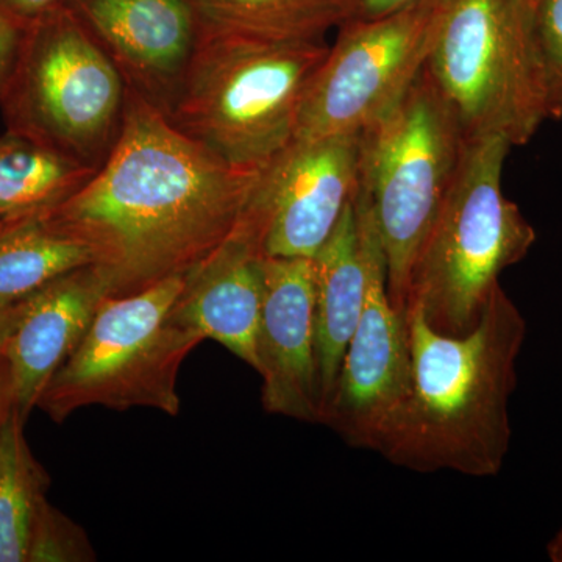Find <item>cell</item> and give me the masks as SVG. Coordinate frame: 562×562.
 I'll return each instance as SVG.
<instances>
[{"label":"cell","mask_w":562,"mask_h":562,"mask_svg":"<svg viewBox=\"0 0 562 562\" xmlns=\"http://www.w3.org/2000/svg\"><path fill=\"white\" fill-rule=\"evenodd\" d=\"M258 172L241 171L127 87L121 131L83 187L40 213L83 244L111 295L187 277L231 238Z\"/></svg>","instance_id":"6da1fadb"},{"label":"cell","mask_w":562,"mask_h":562,"mask_svg":"<svg viewBox=\"0 0 562 562\" xmlns=\"http://www.w3.org/2000/svg\"><path fill=\"white\" fill-rule=\"evenodd\" d=\"M412 376L402 412L380 453L409 471H452L487 479L512 443L509 401L527 321L502 284L464 335L436 331L406 308Z\"/></svg>","instance_id":"7a4b0ae2"},{"label":"cell","mask_w":562,"mask_h":562,"mask_svg":"<svg viewBox=\"0 0 562 562\" xmlns=\"http://www.w3.org/2000/svg\"><path fill=\"white\" fill-rule=\"evenodd\" d=\"M328 44L199 32L168 116L222 161L258 172L294 139Z\"/></svg>","instance_id":"3957f363"},{"label":"cell","mask_w":562,"mask_h":562,"mask_svg":"<svg viewBox=\"0 0 562 562\" xmlns=\"http://www.w3.org/2000/svg\"><path fill=\"white\" fill-rule=\"evenodd\" d=\"M509 149L502 138L469 143L452 191L414 262L406 308L417 306L436 331H471L502 272L535 246V228L503 192Z\"/></svg>","instance_id":"277c9868"},{"label":"cell","mask_w":562,"mask_h":562,"mask_svg":"<svg viewBox=\"0 0 562 562\" xmlns=\"http://www.w3.org/2000/svg\"><path fill=\"white\" fill-rule=\"evenodd\" d=\"M471 140L427 68L361 132L360 192L371 210L392 305L406 313L409 276Z\"/></svg>","instance_id":"5b68a950"},{"label":"cell","mask_w":562,"mask_h":562,"mask_svg":"<svg viewBox=\"0 0 562 562\" xmlns=\"http://www.w3.org/2000/svg\"><path fill=\"white\" fill-rule=\"evenodd\" d=\"M127 83L68 3L27 25L0 95L10 132L99 168L121 131Z\"/></svg>","instance_id":"8992f818"},{"label":"cell","mask_w":562,"mask_h":562,"mask_svg":"<svg viewBox=\"0 0 562 562\" xmlns=\"http://www.w3.org/2000/svg\"><path fill=\"white\" fill-rule=\"evenodd\" d=\"M183 286L184 277H172L135 294L106 295L36 408L57 424L88 406L151 408L177 416L181 364L203 342L173 319Z\"/></svg>","instance_id":"52a82bcc"},{"label":"cell","mask_w":562,"mask_h":562,"mask_svg":"<svg viewBox=\"0 0 562 562\" xmlns=\"http://www.w3.org/2000/svg\"><path fill=\"white\" fill-rule=\"evenodd\" d=\"M532 24L509 0H449L428 74L469 140L524 146L547 121Z\"/></svg>","instance_id":"ba28073f"},{"label":"cell","mask_w":562,"mask_h":562,"mask_svg":"<svg viewBox=\"0 0 562 562\" xmlns=\"http://www.w3.org/2000/svg\"><path fill=\"white\" fill-rule=\"evenodd\" d=\"M449 0L347 20L303 101L294 139L361 133L395 105L427 65Z\"/></svg>","instance_id":"9c48e42d"},{"label":"cell","mask_w":562,"mask_h":562,"mask_svg":"<svg viewBox=\"0 0 562 562\" xmlns=\"http://www.w3.org/2000/svg\"><path fill=\"white\" fill-rule=\"evenodd\" d=\"M355 214L368 280L364 308L321 424L350 447L380 453L408 395L412 357L406 313L392 305L382 241L360 188Z\"/></svg>","instance_id":"30bf717a"},{"label":"cell","mask_w":562,"mask_h":562,"mask_svg":"<svg viewBox=\"0 0 562 562\" xmlns=\"http://www.w3.org/2000/svg\"><path fill=\"white\" fill-rule=\"evenodd\" d=\"M361 133L292 139L258 173L241 224L268 257L313 258L360 188Z\"/></svg>","instance_id":"8fae6325"},{"label":"cell","mask_w":562,"mask_h":562,"mask_svg":"<svg viewBox=\"0 0 562 562\" xmlns=\"http://www.w3.org/2000/svg\"><path fill=\"white\" fill-rule=\"evenodd\" d=\"M262 302L257 372L262 408L321 424L313 258L262 255Z\"/></svg>","instance_id":"7c38bea8"},{"label":"cell","mask_w":562,"mask_h":562,"mask_svg":"<svg viewBox=\"0 0 562 562\" xmlns=\"http://www.w3.org/2000/svg\"><path fill=\"white\" fill-rule=\"evenodd\" d=\"M125 83L168 113L198 43L188 0H66Z\"/></svg>","instance_id":"4fadbf2b"},{"label":"cell","mask_w":562,"mask_h":562,"mask_svg":"<svg viewBox=\"0 0 562 562\" xmlns=\"http://www.w3.org/2000/svg\"><path fill=\"white\" fill-rule=\"evenodd\" d=\"M106 295L101 273L85 266L21 301L3 350V372L11 406L22 419L27 420L55 373L79 347Z\"/></svg>","instance_id":"5bb4252c"},{"label":"cell","mask_w":562,"mask_h":562,"mask_svg":"<svg viewBox=\"0 0 562 562\" xmlns=\"http://www.w3.org/2000/svg\"><path fill=\"white\" fill-rule=\"evenodd\" d=\"M260 239L239 222L220 249L184 277L173 319L257 371L262 302Z\"/></svg>","instance_id":"9a60e30c"},{"label":"cell","mask_w":562,"mask_h":562,"mask_svg":"<svg viewBox=\"0 0 562 562\" xmlns=\"http://www.w3.org/2000/svg\"><path fill=\"white\" fill-rule=\"evenodd\" d=\"M313 262L317 366L324 414L338 382L344 355L364 308L368 280L355 201L344 210L341 220L314 255Z\"/></svg>","instance_id":"2e32d148"},{"label":"cell","mask_w":562,"mask_h":562,"mask_svg":"<svg viewBox=\"0 0 562 562\" xmlns=\"http://www.w3.org/2000/svg\"><path fill=\"white\" fill-rule=\"evenodd\" d=\"M95 171L47 144L9 131L0 136V217L21 220L54 209Z\"/></svg>","instance_id":"e0dca14e"},{"label":"cell","mask_w":562,"mask_h":562,"mask_svg":"<svg viewBox=\"0 0 562 562\" xmlns=\"http://www.w3.org/2000/svg\"><path fill=\"white\" fill-rule=\"evenodd\" d=\"M199 32L322 40L347 21L344 0H188Z\"/></svg>","instance_id":"ac0fdd59"},{"label":"cell","mask_w":562,"mask_h":562,"mask_svg":"<svg viewBox=\"0 0 562 562\" xmlns=\"http://www.w3.org/2000/svg\"><path fill=\"white\" fill-rule=\"evenodd\" d=\"M91 265L83 244L40 214L7 221L0 231V306L24 301L50 281Z\"/></svg>","instance_id":"d6986e66"},{"label":"cell","mask_w":562,"mask_h":562,"mask_svg":"<svg viewBox=\"0 0 562 562\" xmlns=\"http://www.w3.org/2000/svg\"><path fill=\"white\" fill-rule=\"evenodd\" d=\"M13 406L0 422V562H27L29 542L49 475L25 441Z\"/></svg>","instance_id":"ffe728a7"},{"label":"cell","mask_w":562,"mask_h":562,"mask_svg":"<svg viewBox=\"0 0 562 562\" xmlns=\"http://www.w3.org/2000/svg\"><path fill=\"white\" fill-rule=\"evenodd\" d=\"M532 47L547 120L562 117V0H541L532 18Z\"/></svg>","instance_id":"44dd1931"},{"label":"cell","mask_w":562,"mask_h":562,"mask_svg":"<svg viewBox=\"0 0 562 562\" xmlns=\"http://www.w3.org/2000/svg\"><path fill=\"white\" fill-rule=\"evenodd\" d=\"M98 560L87 531L44 501L33 522L27 562H90Z\"/></svg>","instance_id":"7402d4cb"},{"label":"cell","mask_w":562,"mask_h":562,"mask_svg":"<svg viewBox=\"0 0 562 562\" xmlns=\"http://www.w3.org/2000/svg\"><path fill=\"white\" fill-rule=\"evenodd\" d=\"M27 25L0 11V95L9 83Z\"/></svg>","instance_id":"603a6c76"},{"label":"cell","mask_w":562,"mask_h":562,"mask_svg":"<svg viewBox=\"0 0 562 562\" xmlns=\"http://www.w3.org/2000/svg\"><path fill=\"white\" fill-rule=\"evenodd\" d=\"M424 0H344L347 20H369L416 5Z\"/></svg>","instance_id":"cb8c5ba5"},{"label":"cell","mask_w":562,"mask_h":562,"mask_svg":"<svg viewBox=\"0 0 562 562\" xmlns=\"http://www.w3.org/2000/svg\"><path fill=\"white\" fill-rule=\"evenodd\" d=\"M63 3L66 0H0V11L29 25Z\"/></svg>","instance_id":"d4e9b609"},{"label":"cell","mask_w":562,"mask_h":562,"mask_svg":"<svg viewBox=\"0 0 562 562\" xmlns=\"http://www.w3.org/2000/svg\"><path fill=\"white\" fill-rule=\"evenodd\" d=\"M21 302L13 303L10 306H0V368L3 364V350L9 341L11 330L16 325L20 317Z\"/></svg>","instance_id":"484cf974"},{"label":"cell","mask_w":562,"mask_h":562,"mask_svg":"<svg viewBox=\"0 0 562 562\" xmlns=\"http://www.w3.org/2000/svg\"><path fill=\"white\" fill-rule=\"evenodd\" d=\"M11 406L9 387H7L5 372H3V364L0 368V422H2L5 413L9 412Z\"/></svg>","instance_id":"4316f807"},{"label":"cell","mask_w":562,"mask_h":562,"mask_svg":"<svg viewBox=\"0 0 562 562\" xmlns=\"http://www.w3.org/2000/svg\"><path fill=\"white\" fill-rule=\"evenodd\" d=\"M509 2H512L513 5L516 7V9L519 10L520 13H522L524 16L527 18V20L532 24L535 11L538 9L539 2H541V0H509Z\"/></svg>","instance_id":"83f0119b"},{"label":"cell","mask_w":562,"mask_h":562,"mask_svg":"<svg viewBox=\"0 0 562 562\" xmlns=\"http://www.w3.org/2000/svg\"><path fill=\"white\" fill-rule=\"evenodd\" d=\"M549 558L553 562H562V525L549 543Z\"/></svg>","instance_id":"f1b7e54d"},{"label":"cell","mask_w":562,"mask_h":562,"mask_svg":"<svg viewBox=\"0 0 562 562\" xmlns=\"http://www.w3.org/2000/svg\"><path fill=\"white\" fill-rule=\"evenodd\" d=\"M5 220H2V217H0V231H2L3 225H5Z\"/></svg>","instance_id":"f546056e"}]
</instances>
